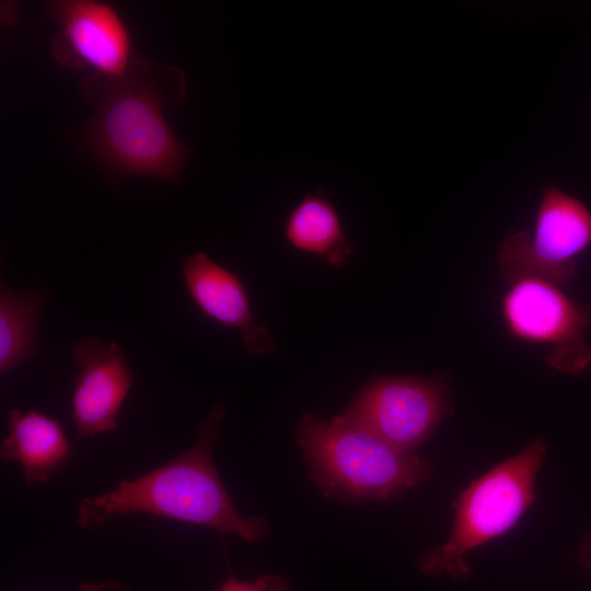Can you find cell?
<instances>
[{"label": "cell", "mask_w": 591, "mask_h": 591, "mask_svg": "<svg viewBox=\"0 0 591 591\" xmlns=\"http://www.w3.org/2000/svg\"><path fill=\"white\" fill-rule=\"evenodd\" d=\"M78 591H130V589L116 580H104L99 583L80 584Z\"/></svg>", "instance_id": "cell-15"}, {"label": "cell", "mask_w": 591, "mask_h": 591, "mask_svg": "<svg viewBox=\"0 0 591 591\" xmlns=\"http://www.w3.org/2000/svg\"><path fill=\"white\" fill-rule=\"evenodd\" d=\"M590 245L589 208L549 185L543 192L532 230L514 231L501 243L499 274L508 283L533 277L565 286L575 277L577 257Z\"/></svg>", "instance_id": "cell-6"}, {"label": "cell", "mask_w": 591, "mask_h": 591, "mask_svg": "<svg viewBox=\"0 0 591 591\" xmlns=\"http://www.w3.org/2000/svg\"><path fill=\"white\" fill-rule=\"evenodd\" d=\"M213 591H291V586L286 578L275 575L260 576L252 582L229 577Z\"/></svg>", "instance_id": "cell-14"}, {"label": "cell", "mask_w": 591, "mask_h": 591, "mask_svg": "<svg viewBox=\"0 0 591 591\" xmlns=\"http://www.w3.org/2000/svg\"><path fill=\"white\" fill-rule=\"evenodd\" d=\"M47 298L36 289L15 291L0 288V374L33 358L35 329Z\"/></svg>", "instance_id": "cell-13"}, {"label": "cell", "mask_w": 591, "mask_h": 591, "mask_svg": "<svg viewBox=\"0 0 591 591\" xmlns=\"http://www.w3.org/2000/svg\"><path fill=\"white\" fill-rule=\"evenodd\" d=\"M7 429L0 456L21 467L28 486L48 483L72 456L71 444L60 422L40 412L10 409Z\"/></svg>", "instance_id": "cell-11"}, {"label": "cell", "mask_w": 591, "mask_h": 591, "mask_svg": "<svg viewBox=\"0 0 591 591\" xmlns=\"http://www.w3.org/2000/svg\"><path fill=\"white\" fill-rule=\"evenodd\" d=\"M500 310L512 337L551 348L545 361L552 369L577 374L590 366L591 345L584 334L591 305L572 301L557 285L529 277L509 283Z\"/></svg>", "instance_id": "cell-7"}, {"label": "cell", "mask_w": 591, "mask_h": 591, "mask_svg": "<svg viewBox=\"0 0 591 591\" xmlns=\"http://www.w3.org/2000/svg\"><path fill=\"white\" fill-rule=\"evenodd\" d=\"M589 542H590V543H589V548H588V549H589L590 555H591V541H589Z\"/></svg>", "instance_id": "cell-16"}, {"label": "cell", "mask_w": 591, "mask_h": 591, "mask_svg": "<svg viewBox=\"0 0 591 591\" xmlns=\"http://www.w3.org/2000/svg\"><path fill=\"white\" fill-rule=\"evenodd\" d=\"M297 443L322 495L346 503L393 500L431 476L426 460L336 417L327 422L304 412Z\"/></svg>", "instance_id": "cell-3"}, {"label": "cell", "mask_w": 591, "mask_h": 591, "mask_svg": "<svg viewBox=\"0 0 591 591\" xmlns=\"http://www.w3.org/2000/svg\"><path fill=\"white\" fill-rule=\"evenodd\" d=\"M186 289L199 311L222 325L236 328L251 355L274 350L271 334L253 317L247 291L236 273L196 252L183 262Z\"/></svg>", "instance_id": "cell-10"}, {"label": "cell", "mask_w": 591, "mask_h": 591, "mask_svg": "<svg viewBox=\"0 0 591 591\" xmlns=\"http://www.w3.org/2000/svg\"><path fill=\"white\" fill-rule=\"evenodd\" d=\"M47 10L57 24L50 50L59 65L103 80H118L129 71L137 55L126 23L111 4L57 0Z\"/></svg>", "instance_id": "cell-8"}, {"label": "cell", "mask_w": 591, "mask_h": 591, "mask_svg": "<svg viewBox=\"0 0 591 591\" xmlns=\"http://www.w3.org/2000/svg\"><path fill=\"white\" fill-rule=\"evenodd\" d=\"M224 414L221 404H213L197 439L184 452L135 479L121 480L109 491L82 498L76 525L93 529L115 517L146 513L210 528L222 536L237 535L248 543L263 538L267 520L245 518L237 511L212 459Z\"/></svg>", "instance_id": "cell-2"}, {"label": "cell", "mask_w": 591, "mask_h": 591, "mask_svg": "<svg viewBox=\"0 0 591 591\" xmlns=\"http://www.w3.org/2000/svg\"><path fill=\"white\" fill-rule=\"evenodd\" d=\"M546 451L545 439L537 438L472 480L453 501L455 514L448 541L422 554L417 559L418 569L427 576L470 577L466 553L514 528L536 501L535 477Z\"/></svg>", "instance_id": "cell-4"}, {"label": "cell", "mask_w": 591, "mask_h": 591, "mask_svg": "<svg viewBox=\"0 0 591 591\" xmlns=\"http://www.w3.org/2000/svg\"><path fill=\"white\" fill-rule=\"evenodd\" d=\"M285 237L294 250L318 256L335 268H343L354 252L323 190L306 194L294 206L286 220Z\"/></svg>", "instance_id": "cell-12"}, {"label": "cell", "mask_w": 591, "mask_h": 591, "mask_svg": "<svg viewBox=\"0 0 591 591\" xmlns=\"http://www.w3.org/2000/svg\"><path fill=\"white\" fill-rule=\"evenodd\" d=\"M451 412L444 374L385 375L364 385L336 418L413 454Z\"/></svg>", "instance_id": "cell-5"}, {"label": "cell", "mask_w": 591, "mask_h": 591, "mask_svg": "<svg viewBox=\"0 0 591 591\" xmlns=\"http://www.w3.org/2000/svg\"><path fill=\"white\" fill-rule=\"evenodd\" d=\"M82 94L96 106L86 139L97 158L118 175L177 182L190 155L164 117V105L185 99L181 69L137 56L118 80L85 77Z\"/></svg>", "instance_id": "cell-1"}, {"label": "cell", "mask_w": 591, "mask_h": 591, "mask_svg": "<svg viewBox=\"0 0 591 591\" xmlns=\"http://www.w3.org/2000/svg\"><path fill=\"white\" fill-rule=\"evenodd\" d=\"M79 366L71 396V418L78 438L94 437L117 429V417L134 382V372L116 343L96 337L72 347Z\"/></svg>", "instance_id": "cell-9"}]
</instances>
